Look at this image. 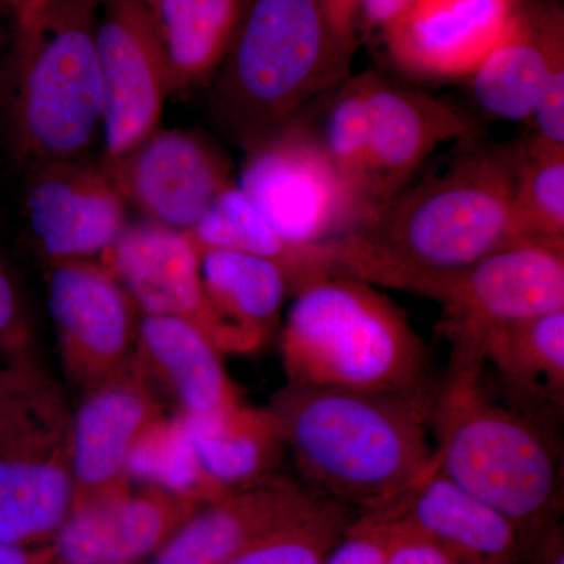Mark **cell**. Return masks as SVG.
Wrapping results in <instances>:
<instances>
[{
    "mask_svg": "<svg viewBox=\"0 0 564 564\" xmlns=\"http://www.w3.org/2000/svg\"><path fill=\"white\" fill-rule=\"evenodd\" d=\"M73 502L68 440L0 455V543H50Z\"/></svg>",
    "mask_w": 564,
    "mask_h": 564,
    "instance_id": "cell-23",
    "label": "cell"
},
{
    "mask_svg": "<svg viewBox=\"0 0 564 564\" xmlns=\"http://www.w3.org/2000/svg\"><path fill=\"white\" fill-rule=\"evenodd\" d=\"M101 0H29L13 14L7 131L21 162L74 161L101 132Z\"/></svg>",
    "mask_w": 564,
    "mask_h": 564,
    "instance_id": "cell-4",
    "label": "cell"
},
{
    "mask_svg": "<svg viewBox=\"0 0 564 564\" xmlns=\"http://www.w3.org/2000/svg\"><path fill=\"white\" fill-rule=\"evenodd\" d=\"M321 502L295 477L270 475L204 505L141 564H223Z\"/></svg>",
    "mask_w": 564,
    "mask_h": 564,
    "instance_id": "cell-17",
    "label": "cell"
},
{
    "mask_svg": "<svg viewBox=\"0 0 564 564\" xmlns=\"http://www.w3.org/2000/svg\"><path fill=\"white\" fill-rule=\"evenodd\" d=\"M485 366L451 355L437 380L429 410L433 466L514 522L534 547L562 514V459L544 422L488 395Z\"/></svg>",
    "mask_w": 564,
    "mask_h": 564,
    "instance_id": "cell-3",
    "label": "cell"
},
{
    "mask_svg": "<svg viewBox=\"0 0 564 564\" xmlns=\"http://www.w3.org/2000/svg\"><path fill=\"white\" fill-rule=\"evenodd\" d=\"M414 293L441 306L452 355L484 359L486 339L511 323L564 310V243L518 240Z\"/></svg>",
    "mask_w": 564,
    "mask_h": 564,
    "instance_id": "cell-9",
    "label": "cell"
},
{
    "mask_svg": "<svg viewBox=\"0 0 564 564\" xmlns=\"http://www.w3.org/2000/svg\"><path fill=\"white\" fill-rule=\"evenodd\" d=\"M326 24L350 55L358 50V18L361 0H317Z\"/></svg>",
    "mask_w": 564,
    "mask_h": 564,
    "instance_id": "cell-35",
    "label": "cell"
},
{
    "mask_svg": "<svg viewBox=\"0 0 564 564\" xmlns=\"http://www.w3.org/2000/svg\"><path fill=\"white\" fill-rule=\"evenodd\" d=\"M133 364L154 391L169 392L180 414H209L240 402L220 350L184 318L141 315Z\"/></svg>",
    "mask_w": 564,
    "mask_h": 564,
    "instance_id": "cell-21",
    "label": "cell"
},
{
    "mask_svg": "<svg viewBox=\"0 0 564 564\" xmlns=\"http://www.w3.org/2000/svg\"><path fill=\"white\" fill-rule=\"evenodd\" d=\"M443 172L404 187L359 231L326 245L337 272L414 292L521 239L516 182L525 143L475 144Z\"/></svg>",
    "mask_w": 564,
    "mask_h": 564,
    "instance_id": "cell-1",
    "label": "cell"
},
{
    "mask_svg": "<svg viewBox=\"0 0 564 564\" xmlns=\"http://www.w3.org/2000/svg\"><path fill=\"white\" fill-rule=\"evenodd\" d=\"M0 356L7 372L31 383H47L36 356L31 318L20 289L0 259Z\"/></svg>",
    "mask_w": 564,
    "mask_h": 564,
    "instance_id": "cell-32",
    "label": "cell"
},
{
    "mask_svg": "<svg viewBox=\"0 0 564 564\" xmlns=\"http://www.w3.org/2000/svg\"><path fill=\"white\" fill-rule=\"evenodd\" d=\"M386 510L392 519V533L383 564H462L443 545Z\"/></svg>",
    "mask_w": 564,
    "mask_h": 564,
    "instance_id": "cell-34",
    "label": "cell"
},
{
    "mask_svg": "<svg viewBox=\"0 0 564 564\" xmlns=\"http://www.w3.org/2000/svg\"><path fill=\"white\" fill-rule=\"evenodd\" d=\"M188 234L199 254L228 250L276 263L288 280L291 299L307 285L339 273L325 245L304 247L284 239L236 184L215 199Z\"/></svg>",
    "mask_w": 564,
    "mask_h": 564,
    "instance_id": "cell-25",
    "label": "cell"
},
{
    "mask_svg": "<svg viewBox=\"0 0 564 564\" xmlns=\"http://www.w3.org/2000/svg\"><path fill=\"white\" fill-rule=\"evenodd\" d=\"M519 0H414L381 32L393 65L415 80L469 77L503 39Z\"/></svg>",
    "mask_w": 564,
    "mask_h": 564,
    "instance_id": "cell-15",
    "label": "cell"
},
{
    "mask_svg": "<svg viewBox=\"0 0 564 564\" xmlns=\"http://www.w3.org/2000/svg\"><path fill=\"white\" fill-rule=\"evenodd\" d=\"M50 386L0 369V455L33 451L68 440Z\"/></svg>",
    "mask_w": 564,
    "mask_h": 564,
    "instance_id": "cell-31",
    "label": "cell"
},
{
    "mask_svg": "<svg viewBox=\"0 0 564 564\" xmlns=\"http://www.w3.org/2000/svg\"><path fill=\"white\" fill-rule=\"evenodd\" d=\"M102 256L104 265L141 315H170L195 323L217 347V323L204 291L202 254L191 234L148 220L135 223L126 226Z\"/></svg>",
    "mask_w": 564,
    "mask_h": 564,
    "instance_id": "cell-18",
    "label": "cell"
},
{
    "mask_svg": "<svg viewBox=\"0 0 564 564\" xmlns=\"http://www.w3.org/2000/svg\"><path fill=\"white\" fill-rule=\"evenodd\" d=\"M236 185L284 239L304 247L336 242L372 218L304 110L245 148Z\"/></svg>",
    "mask_w": 564,
    "mask_h": 564,
    "instance_id": "cell-8",
    "label": "cell"
},
{
    "mask_svg": "<svg viewBox=\"0 0 564 564\" xmlns=\"http://www.w3.org/2000/svg\"><path fill=\"white\" fill-rule=\"evenodd\" d=\"M352 55L317 0H243L215 80L214 113L243 148L347 79Z\"/></svg>",
    "mask_w": 564,
    "mask_h": 564,
    "instance_id": "cell-6",
    "label": "cell"
},
{
    "mask_svg": "<svg viewBox=\"0 0 564 564\" xmlns=\"http://www.w3.org/2000/svg\"><path fill=\"white\" fill-rule=\"evenodd\" d=\"M204 503L132 485L95 502L73 508L41 564H141L151 558Z\"/></svg>",
    "mask_w": 564,
    "mask_h": 564,
    "instance_id": "cell-14",
    "label": "cell"
},
{
    "mask_svg": "<svg viewBox=\"0 0 564 564\" xmlns=\"http://www.w3.org/2000/svg\"><path fill=\"white\" fill-rule=\"evenodd\" d=\"M359 516L322 500L302 518L223 564H323Z\"/></svg>",
    "mask_w": 564,
    "mask_h": 564,
    "instance_id": "cell-30",
    "label": "cell"
},
{
    "mask_svg": "<svg viewBox=\"0 0 564 564\" xmlns=\"http://www.w3.org/2000/svg\"><path fill=\"white\" fill-rule=\"evenodd\" d=\"M162 414L154 389L133 361L85 392L68 426L73 508L131 488L129 454L143 430Z\"/></svg>",
    "mask_w": 564,
    "mask_h": 564,
    "instance_id": "cell-16",
    "label": "cell"
},
{
    "mask_svg": "<svg viewBox=\"0 0 564 564\" xmlns=\"http://www.w3.org/2000/svg\"><path fill=\"white\" fill-rule=\"evenodd\" d=\"M0 564H41L40 549L0 543Z\"/></svg>",
    "mask_w": 564,
    "mask_h": 564,
    "instance_id": "cell-38",
    "label": "cell"
},
{
    "mask_svg": "<svg viewBox=\"0 0 564 564\" xmlns=\"http://www.w3.org/2000/svg\"><path fill=\"white\" fill-rule=\"evenodd\" d=\"M47 306L66 375L84 393L131 366L137 307L104 263H52Z\"/></svg>",
    "mask_w": 564,
    "mask_h": 564,
    "instance_id": "cell-10",
    "label": "cell"
},
{
    "mask_svg": "<svg viewBox=\"0 0 564 564\" xmlns=\"http://www.w3.org/2000/svg\"><path fill=\"white\" fill-rule=\"evenodd\" d=\"M22 215L51 263L104 254L124 231L126 202L106 170L55 161L32 166Z\"/></svg>",
    "mask_w": 564,
    "mask_h": 564,
    "instance_id": "cell-13",
    "label": "cell"
},
{
    "mask_svg": "<svg viewBox=\"0 0 564 564\" xmlns=\"http://www.w3.org/2000/svg\"><path fill=\"white\" fill-rule=\"evenodd\" d=\"M202 278L220 352L259 350L280 323L289 293L276 263L228 250L202 252Z\"/></svg>",
    "mask_w": 564,
    "mask_h": 564,
    "instance_id": "cell-22",
    "label": "cell"
},
{
    "mask_svg": "<svg viewBox=\"0 0 564 564\" xmlns=\"http://www.w3.org/2000/svg\"><path fill=\"white\" fill-rule=\"evenodd\" d=\"M281 329L288 381L432 403L437 380L406 314L372 284L334 273L292 296Z\"/></svg>",
    "mask_w": 564,
    "mask_h": 564,
    "instance_id": "cell-5",
    "label": "cell"
},
{
    "mask_svg": "<svg viewBox=\"0 0 564 564\" xmlns=\"http://www.w3.org/2000/svg\"><path fill=\"white\" fill-rule=\"evenodd\" d=\"M323 98L321 121L310 120L372 215L437 147L478 135L477 122L451 104L375 70L347 77Z\"/></svg>",
    "mask_w": 564,
    "mask_h": 564,
    "instance_id": "cell-7",
    "label": "cell"
},
{
    "mask_svg": "<svg viewBox=\"0 0 564 564\" xmlns=\"http://www.w3.org/2000/svg\"><path fill=\"white\" fill-rule=\"evenodd\" d=\"M563 57V7L556 0H519L503 39L469 76L475 101L492 117L530 120L549 70Z\"/></svg>",
    "mask_w": 564,
    "mask_h": 564,
    "instance_id": "cell-20",
    "label": "cell"
},
{
    "mask_svg": "<svg viewBox=\"0 0 564 564\" xmlns=\"http://www.w3.org/2000/svg\"><path fill=\"white\" fill-rule=\"evenodd\" d=\"M141 2L148 3L150 2V0H141Z\"/></svg>",
    "mask_w": 564,
    "mask_h": 564,
    "instance_id": "cell-41",
    "label": "cell"
},
{
    "mask_svg": "<svg viewBox=\"0 0 564 564\" xmlns=\"http://www.w3.org/2000/svg\"><path fill=\"white\" fill-rule=\"evenodd\" d=\"M524 143L513 199L516 228L521 239L564 243V147L533 137Z\"/></svg>",
    "mask_w": 564,
    "mask_h": 564,
    "instance_id": "cell-29",
    "label": "cell"
},
{
    "mask_svg": "<svg viewBox=\"0 0 564 564\" xmlns=\"http://www.w3.org/2000/svg\"><path fill=\"white\" fill-rule=\"evenodd\" d=\"M0 369H2V367H0Z\"/></svg>",
    "mask_w": 564,
    "mask_h": 564,
    "instance_id": "cell-42",
    "label": "cell"
},
{
    "mask_svg": "<svg viewBox=\"0 0 564 564\" xmlns=\"http://www.w3.org/2000/svg\"><path fill=\"white\" fill-rule=\"evenodd\" d=\"M384 508L462 564H522L533 555L532 541L514 522L452 484L433 464L402 499Z\"/></svg>",
    "mask_w": 564,
    "mask_h": 564,
    "instance_id": "cell-19",
    "label": "cell"
},
{
    "mask_svg": "<svg viewBox=\"0 0 564 564\" xmlns=\"http://www.w3.org/2000/svg\"><path fill=\"white\" fill-rule=\"evenodd\" d=\"M392 533L386 508L359 516L323 564H383Z\"/></svg>",
    "mask_w": 564,
    "mask_h": 564,
    "instance_id": "cell-33",
    "label": "cell"
},
{
    "mask_svg": "<svg viewBox=\"0 0 564 564\" xmlns=\"http://www.w3.org/2000/svg\"><path fill=\"white\" fill-rule=\"evenodd\" d=\"M128 477L132 485L152 486L204 505L231 492L204 473L187 419L180 413L162 414L143 430L129 454Z\"/></svg>",
    "mask_w": 564,
    "mask_h": 564,
    "instance_id": "cell-28",
    "label": "cell"
},
{
    "mask_svg": "<svg viewBox=\"0 0 564 564\" xmlns=\"http://www.w3.org/2000/svg\"><path fill=\"white\" fill-rule=\"evenodd\" d=\"M28 2L29 0H0V10L13 17V14L20 11Z\"/></svg>",
    "mask_w": 564,
    "mask_h": 564,
    "instance_id": "cell-40",
    "label": "cell"
},
{
    "mask_svg": "<svg viewBox=\"0 0 564 564\" xmlns=\"http://www.w3.org/2000/svg\"><path fill=\"white\" fill-rule=\"evenodd\" d=\"M270 411L296 480L361 516L402 499L429 473V404L391 393L288 381Z\"/></svg>",
    "mask_w": 564,
    "mask_h": 564,
    "instance_id": "cell-2",
    "label": "cell"
},
{
    "mask_svg": "<svg viewBox=\"0 0 564 564\" xmlns=\"http://www.w3.org/2000/svg\"><path fill=\"white\" fill-rule=\"evenodd\" d=\"M243 0H150L169 93L187 90L220 68Z\"/></svg>",
    "mask_w": 564,
    "mask_h": 564,
    "instance_id": "cell-26",
    "label": "cell"
},
{
    "mask_svg": "<svg viewBox=\"0 0 564 564\" xmlns=\"http://www.w3.org/2000/svg\"><path fill=\"white\" fill-rule=\"evenodd\" d=\"M484 356L536 413L563 414L564 310L497 329L486 339Z\"/></svg>",
    "mask_w": 564,
    "mask_h": 564,
    "instance_id": "cell-27",
    "label": "cell"
},
{
    "mask_svg": "<svg viewBox=\"0 0 564 564\" xmlns=\"http://www.w3.org/2000/svg\"><path fill=\"white\" fill-rule=\"evenodd\" d=\"M104 170L124 202L148 221L185 232L234 185L228 159L209 140L185 129H158Z\"/></svg>",
    "mask_w": 564,
    "mask_h": 564,
    "instance_id": "cell-12",
    "label": "cell"
},
{
    "mask_svg": "<svg viewBox=\"0 0 564 564\" xmlns=\"http://www.w3.org/2000/svg\"><path fill=\"white\" fill-rule=\"evenodd\" d=\"M185 419L204 473L226 491L276 474L285 458L280 425L269 406L239 402Z\"/></svg>",
    "mask_w": 564,
    "mask_h": 564,
    "instance_id": "cell-24",
    "label": "cell"
},
{
    "mask_svg": "<svg viewBox=\"0 0 564 564\" xmlns=\"http://www.w3.org/2000/svg\"><path fill=\"white\" fill-rule=\"evenodd\" d=\"M414 0H361L358 18V35L381 33L413 6Z\"/></svg>",
    "mask_w": 564,
    "mask_h": 564,
    "instance_id": "cell-36",
    "label": "cell"
},
{
    "mask_svg": "<svg viewBox=\"0 0 564 564\" xmlns=\"http://www.w3.org/2000/svg\"><path fill=\"white\" fill-rule=\"evenodd\" d=\"M538 564H564V536L562 525L549 527L533 547Z\"/></svg>",
    "mask_w": 564,
    "mask_h": 564,
    "instance_id": "cell-37",
    "label": "cell"
},
{
    "mask_svg": "<svg viewBox=\"0 0 564 564\" xmlns=\"http://www.w3.org/2000/svg\"><path fill=\"white\" fill-rule=\"evenodd\" d=\"M3 11L0 10V98L3 96V85H6L7 61H9V52L11 44V35L3 25Z\"/></svg>",
    "mask_w": 564,
    "mask_h": 564,
    "instance_id": "cell-39",
    "label": "cell"
},
{
    "mask_svg": "<svg viewBox=\"0 0 564 564\" xmlns=\"http://www.w3.org/2000/svg\"><path fill=\"white\" fill-rule=\"evenodd\" d=\"M106 163L152 135L169 95L165 66L141 0H101L96 28Z\"/></svg>",
    "mask_w": 564,
    "mask_h": 564,
    "instance_id": "cell-11",
    "label": "cell"
}]
</instances>
